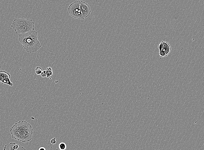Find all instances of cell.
I'll return each mask as SVG.
<instances>
[{
    "mask_svg": "<svg viewBox=\"0 0 204 150\" xmlns=\"http://www.w3.org/2000/svg\"><path fill=\"white\" fill-rule=\"evenodd\" d=\"M38 150H46L45 148L43 147H40Z\"/></svg>",
    "mask_w": 204,
    "mask_h": 150,
    "instance_id": "17",
    "label": "cell"
},
{
    "mask_svg": "<svg viewBox=\"0 0 204 150\" xmlns=\"http://www.w3.org/2000/svg\"><path fill=\"white\" fill-rule=\"evenodd\" d=\"M38 37L37 32L33 30L26 33L19 34L18 40L27 52L33 53L37 52L41 47L38 39Z\"/></svg>",
    "mask_w": 204,
    "mask_h": 150,
    "instance_id": "2",
    "label": "cell"
},
{
    "mask_svg": "<svg viewBox=\"0 0 204 150\" xmlns=\"http://www.w3.org/2000/svg\"><path fill=\"white\" fill-rule=\"evenodd\" d=\"M59 147L60 150H65L66 148V145L65 143L61 142L59 144Z\"/></svg>",
    "mask_w": 204,
    "mask_h": 150,
    "instance_id": "10",
    "label": "cell"
},
{
    "mask_svg": "<svg viewBox=\"0 0 204 150\" xmlns=\"http://www.w3.org/2000/svg\"><path fill=\"white\" fill-rule=\"evenodd\" d=\"M36 74L37 75H40L42 72V68L40 67H37L35 69Z\"/></svg>",
    "mask_w": 204,
    "mask_h": 150,
    "instance_id": "11",
    "label": "cell"
},
{
    "mask_svg": "<svg viewBox=\"0 0 204 150\" xmlns=\"http://www.w3.org/2000/svg\"><path fill=\"white\" fill-rule=\"evenodd\" d=\"M80 8L84 18L87 17L90 15L91 10L90 6L87 3L83 1H80Z\"/></svg>",
    "mask_w": 204,
    "mask_h": 150,
    "instance_id": "5",
    "label": "cell"
},
{
    "mask_svg": "<svg viewBox=\"0 0 204 150\" xmlns=\"http://www.w3.org/2000/svg\"><path fill=\"white\" fill-rule=\"evenodd\" d=\"M158 47L159 51L164 50V47L163 44L161 42L159 43V45L158 46Z\"/></svg>",
    "mask_w": 204,
    "mask_h": 150,
    "instance_id": "13",
    "label": "cell"
},
{
    "mask_svg": "<svg viewBox=\"0 0 204 150\" xmlns=\"http://www.w3.org/2000/svg\"><path fill=\"white\" fill-rule=\"evenodd\" d=\"M10 78V75L9 73L4 71L0 70V82L4 78Z\"/></svg>",
    "mask_w": 204,
    "mask_h": 150,
    "instance_id": "7",
    "label": "cell"
},
{
    "mask_svg": "<svg viewBox=\"0 0 204 150\" xmlns=\"http://www.w3.org/2000/svg\"><path fill=\"white\" fill-rule=\"evenodd\" d=\"M12 138L23 142L31 140L33 129L31 125L25 121H20L15 123L10 129Z\"/></svg>",
    "mask_w": 204,
    "mask_h": 150,
    "instance_id": "1",
    "label": "cell"
},
{
    "mask_svg": "<svg viewBox=\"0 0 204 150\" xmlns=\"http://www.w3.org/2000/svg\"><path fill=\"white\" fill-rule=\"evenodd\" d=\"M50 142L52 144H55L56 142L55 138H54L50 140Z\"/></svg>",
    "mask_w": 204,
    "mask_h": 150,
    "instance_id": "16",
    "label": "cell"
},
{
    "mask_svg": "<svg viewBox=\"0 0 204 150\" xmlns=\"http://www.w3.org/2000/svg\"><path fill=\"white\" fill-rule=\"evenodd\" d=\"M159 54L161 57H165L166 56L165 52L164 50L159 51Z\"/></svg>",
    "mask_w": 204,
    "mask_h": 150,
    "instance_id": "14",
    "label": "cell"
},
{
    "mask_svg": "<svg viewBox=\"0 0 204 150\" xmlns=\"http://www.w3.org/2000/svg\"><path fill=\"white\" fill-rule=\"evenodd\" d=\"M1 82L2 84H5L11 86L13 85V83L11 81L10 78H5L3 79Z\"/></svg>",
    "mask_w": 204,
    "mask_h": 150,
    "instance_id": "8",
    "label": "cell"
},
{
    "mask_svg": "<svg viewBox=\"0 0 204 150\" xmlns=\"http://www.w3.org/2000/svg\"><path fill=\"white\" fill-rule=\"evenodd\" d=\"M41 74L42 77H46V74L45 70L43 71Z\"/></svg>",
    "mask_w": 204,
    "mask_h": 150,
    "instance_id": "15",
    "label": "cell"
},
{
    "mask_svg": "<svg viewBox=\"0 0 204 150\" xmlns=\"http://www.w3.org/2000/svg\"><path fill=\"white\" fill-rule=\"evenodd\" d=\"M45 70L46 74V77L47 78H49L52 75V70L51 67L47 68Z\"/></svg>",
    "mask_w": 204,
    "mask_h": 150,
    "instance_id": "9",
    "label": "cell"
},
{
    "mask_svg": "<svg viewBox=\"0 0 204 150\" xmlns=\"http://www.w3.org/2000/svg\"><path fill=\"white\" fill-rule=\"evenodd\" d=\"M34 22L31 19L16 18L13 21L11 27L17 34L23 33L34 30Z\"/></svg>",
    "mask_w": 204,
    "mask_h": 150,
    "instance_id": "3",
    "label": "cell"
},
{
    "mask_svg": "<svg viewBox=\"0 0 204 150\" xmlns=\"http://www.w3.org/2000/svg\"><path fill=\"white\" fill-rule=\"evenodd\" d=\"M171 50V46L164 48V50L165 52L166 56L168 55L170 53Z\"/></svg>",
    "mask_w": 204,
    "mask_h": 150,
    "instance_id": "12",
    "label": "cell"
},
{
    "mask_svg": "<svg viewBox=\"0 0 204 150\" xmlns=\"http://www.w3.org/2000/svg\"><path fill=\"white\" fill-rule=\"evenodd\" d=\"M68 10L72 17L79 19H84L80 8V1H75L70 5Z\"/></svg>",
    "mask_w": 204,
    "mask_h": 150,
    "instance_id": "4",
    "label": "cell"
},
{
    "mask_svg": "<svg viewBox=\"0 0 204 150\" xmlns=\"http://www.w3.org/2000/svg\"><path fill=\"white\" fill-rule=\"evenodd\" d=\"M3 150H27L20 145L15 142H11L6 145Z\"/></svg>",
    "mask_w": 204,
    "mask_h": 150,
    "instance_id": "6",
    "label": "cell"
}]
</instances>
